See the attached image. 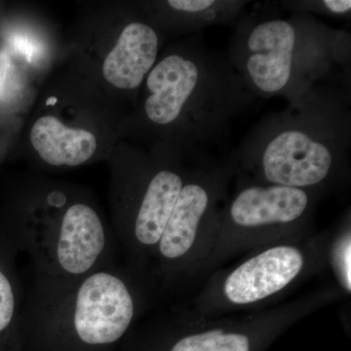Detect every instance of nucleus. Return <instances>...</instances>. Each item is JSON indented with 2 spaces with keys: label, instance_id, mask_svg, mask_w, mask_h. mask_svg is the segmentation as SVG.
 <instances>
[{
  "label": "nucleus",
  "instance_id": "nucleus-1",
  "mask_svg": "<svg viewBox=\"0 0 351 351\" xmlns=\"http://www.w3.org/2000/svg\"><path fill=\"white\" fill-rule=\"evenodd\" d=\"M256 100L226 54L208 45L199 32L161 51L137 106L124 117L122 140L199 158Z\"/></svg>",
  "mask_w": 351,
  "mask_h": 351
},
{
  "label": "nucleus",
  "instance_id": "nucleus-2",
  "mask_svg": "<svg viewBox=\"0 0 351 351\" xmlns=\"http://www.w3.org/2000/svg\"><path fill=\"white\" fill-rule=\"evenodd\" d=\"M350 147V89L348 83H326L263 117L234 152L235 161L267 184L306 191L345 164Z\"/></svg>",
  "mask_w": 351,
  "mask_h": 351
},
{
  "label": "nucleus",
  "instance_id": "nucleus-3",
  "mask_svg": "<svg viewBox=\"0 0 351 351\" xmlns=\"http://www.w3.org/2000/svg\"><path fill=\"white\" fill-rule=\"evenodd\" d=\"M240 17L228 56L256 98L297 103L318 85L350 76V36L313 15Z\"/></svg>",
  "mask_w": 351,
  "mask_h": 351
},
{
  "label": "nucleus",
  "instance_id": "nucleus-4",
  "mask_svg": "<svg viewBox=\"0 0 351 351\" xmlns=\"http://www.w3.org/2000/svg\"><path fill=\"white\" fill-rule=\"evenodd\" d=\"M16 245L29 253L34 276L71 281L114 262L112 228L91 193L34 178L21 196Z\"/></svg>",
  "mask_w": 351,
  "mask_h": 351
},
{
  "label": "nucleus",
  "instance_id": "nucleus-5",
  "mask_svg": "<svg viewBox=\"0 0 351 351\" xmlns=\"http://www.w3.org/2000/svg\"><path fill=\"white\" fill-rule=\"evenodd\" d=\"M113 263L71 281L34 276L21 334L40 351H104L129 332L137 301Z\"/></svg>",
  "mask_w": 351,
  "mask_h": 351
},
{
  "label": "nucleus",
  "instance_id": "nucleus-6",
  "mask_svg": "<svg viewBox=\"0 0 351 351\" xmlns=\"http://www.w3.org/2000/svg\"><path fill=\"white\" fill-rule=\"evenodd\" d=\"M125 114L73 66L56 71L38 97L27 129L32 161L64 170L108 161Z\"/></svg>",
  "mask_w": 351,
  "mask_h": 351
},
{
  "label": "nucleus",
  "instance_id": "nucleus-7",
  "mask_svg": "<svg viewBox=\"0 0 351 351\" xmlns=\"http://www.w3.org/2000/svg\"><path fill=\"white\" fill-rule=\"evenodd\" d=\"M165 38L138 2L96 4L84 13L66 63L126 117Z\"/></svg>",
  "mask_w": 351,
  "mask_h": 351
},
{
  "label": "nucleus",
  "instance_id": "nucleus-8",
  "mask_svg": "<svg viewBox=\"0 0 351 351\" xmlns=\"http://www.w3.org/2000/svg\"><path fill=\"white\" fill-rule=\"evenodd\" d=\"M184 152L120 141L108 162L113 233L138 256L156 251L189 175Z\"/></svg>",
  "mask_w": 351,
  "mask_h": 351
},
{
  "label": "nucleus",
  "instance_id": "nucleus-9",
  "mask_svg": "<svg viewBox=\"0 0 351 351\" xmlns=\"http://www.w3.org/2000/svg\"><path fill=\"white\" fill-rule=\"evenodd\" d=\"M228 164L213 168L211 173L196 174V179L189 175L156 249L165 265L181 260L195 244L201 223L213 211L217 184Z\"/></svg>",
  "mask_w": 351,
  "mask_h": 351
},
{
  "label": "nucleus",
  "instance_id": "nucleus-10",
  "mask_svg": "<svg viewBox=\"0 0 351 351\" xmlns=\"http://www.w3.org/2000/svg\"><path fill=\"white\" fill-rule=\"evenodd\" d=\"M299 249L278 246L258 254L233 270L226 280L225 294L233 304H252L276 294L301 272Z\"/></svg>",
  "mask_w": 351,
  "mask_h": 351
},
{
  "label": "nucleus",
  "instance_id": "nucleus-11",
  "mask_svg": "<svg viewBox=\"0 0 351 351\" xmlns=\"http://www.w3.org/2000/svg\"><path fill=\"white\" fill-rule=\"evenodd\" d=\"M249 2L245 0H161L140 1L145 15L164 36L199 34L215 25H235Z\"/></svg>",
  "mask_w": 351,
  "mask_h": 351
},
{
  "label": "nucleus",
  "instance_id": "nucleus-12",
  "mask_svg": "<svg viewBox=\"0 0 351 351\" xmlns=\"http://www.w3.org/2000/svg\"><path fill=\"white\" fill-rule=\"evenodd\" d=\"M309 199L304 189L254 184L235 196L228 208V219L243 228L288 225L306 215Z\"/></svg>",
  "mask_w": 351,
  "mask_h": 351
},
{
  "label": "nucleus",
  "instance_id": "nucleus-13",
  "mask_svg": "<svg viewBox=\"0 0 351 351\" xmlns=\"http://www.w3.org/2000/svg\"><path fill=\"white\" fill-rule=\"evenodd\" d=\"M168 351H252L251 339L241 332L212 330L186 335Z\"/></svg>",
  "mask_w": 351,
  "mask_h": 351
},
{
  "label": "nucleus",
  "instance_id": "nucleus-14",
  "mask_svg": "<svg viewBox=\"0 0 351 351\" xmlns=\"http://www.w3.org/2000/svg\"><path fill=\"white\" fill-rule=\"evenodd\" d=\"M19 302L16 286L11 276L0 265V339L11 335L14 329L21 330Z\"/></svg>",
  "mask_w": 351,
  "mask_h": 351
},
{
  "label": "nucleus",
  "instance_id": "nucleus-15",
  "mask_svg": "<svg viewBox=\"0 0 351 351\" xmlns=\"http://www.w3.org/2000/svg\"><path fill=\"white\" fill-rule=\"evenodd\" d=\"M284 5L292 13L320 14L329 17L346 18L350 16V0H317V1H286Z\"/></svg>",
  "mask_w": 351,
  "mask_h": 351
},
{
  "label": "nucleus",
  "instance_id": "nucleus-16",
  "mask_svg": "<svg viewBox=\"0 0 351 351\" xmlns=\"http://www.w3.org/2000/svg\"><path fill=\"white\" fill-rule=\"evenodd\" d=\"M350 251V234L348 233L346 239L341 242L336 252L337 269H338L341 282L345 285L348 292H350L351 290Z\"/></svg>",
  "mask_w": 351,
  "mask_h": 351
}]
</instances>
